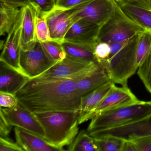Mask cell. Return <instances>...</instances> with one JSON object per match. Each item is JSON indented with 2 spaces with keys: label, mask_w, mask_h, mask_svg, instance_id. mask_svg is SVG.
I'll return each instance as SVG.
<instances>
[{
  "label": "cell",
  "mask_w": 151,
  "mask_h": 151,
  "mask_svg": "<svg viewBox=\"0 0 151 151\" xmlns=\"http://www.w3.org/2000/svg\"><path fill=\"white\" fill-rule=\"evenodd\" d=\"M45 17L51 39L61 43L70 27L78 21L72 9H63L56 7Z\"/></svg>",
  "instance_id": "obj_12"
},
{
  "label": "cell",
  "mask_w": 151,
  "mask_h": 151,
  "mask_svg": "<svg viewBox=\"0 0 151 151\" xmlns=\"http://www.w3.org/2000/svg\"><path fill=\"white\" fill-rule=\"evenodd\" d=\"M137 151H151V136L139 138L132 140Z\"/></svg>",
  "instance_id": "obj_33"
},
{
  "label": "cell",
  "mask_w": 151,
  "mask_h": 151,
  "mask_svg": "<svg viewBox=\"0 0 151 151\" xmlns=\"http://www.w3.org/2000/svg\"><path fill=\"white\" fill-rule=\"evenodd\" d=\"M144 30L130 19L114 0L111 15L100 27L97 42L109 44L120 43L132 38Z\"/></svg>",
  "instance_id": "obj_4"
},
{
  "label": "cell",
  "mask_w": 151,
  "mask_h": 151,
  "mask_svg": "<svg viewBox=\"0 0 151 151\" xmlns=\"http://www.w3.org/2000/svg\"><path fill=\"white\" fill-rule=\"evenodd\" d=\"M22 13L21 42L22 49L32 47L36 44V9L32 6L22 7Z\"/></svg>",
  "instance_id": "obj_18"
},
{
  "label": "cell",
  "mask_w": 151,
  "mask_h": 151,
  "mask_svg": "<svg viewBox=\"0 0 151 151\" xmlns=\"http://www.w3.org/2000/svg\"><path fill=\"white\" fill-rule=\"evenodd\" d=\"M22 21V13L21 8V13L13 29L9 33L2 47V52L0 56V62H3L13 69L27 76L20 65V55L22 48L21 42Z\"/></svg>",
  "instance_id": "obj_8"
},
{
  "label": "cell",
  "mask_w": 151,
  "mask_h": 151,
  "mask_svg": "<svg viewBox=\"0 0 151 151\" xmlns=\"http://www.w3.org/2000/svg\"><path fill=\"white\" fill-rule=\"evenodd\" d=\"M79 111H52L35 114L45 131L44 139L52 146L63 151L79 131Z\"/></svg>",
  "instance_id": "obj_2"
},
{
  "label": "cell",
  "mask_w": 151,
  "mask_h": 151,
  "mask_svg": "<svg viewBox=\"0 0 151 151\" xmlns=\"http://www.w3.org/2000/svg\"><path fill=\"white\" fill-rule=\"evenodd\" d=\"M16 96L20 106L34 114L79 111L82 97L74 80L41 76L30 78Z\"/></svg>",
  "instance_id": "obj_1"
},
{
  "label": "cell",
  "mask_w": 151,
  "mask_h": 151,
  "mask_svg": "<svg viewBox=\"0 0 151 151\" xmlns=\"http://www.w3.org/2000/svg\"><path fill=\"white\" fill-rule=\"evenodd\" d=\"M40 42L47 54L56 62L62 61L67 56L61 42L52 40Z\"/></svg>",
  "instance_id": "obj_24"
},
{
  "label": "cell",
  "mask_w": 151,
  "mask_h": 151,
  "mask_svg": "<svg viewBox=\"0 0 151 151\" xmlns=\"http://www.w3.org/2000/svg\"><path fill=\"white\" fill-rule=\"evenodd\" d=\"M87 133L94 139L113 136L128 140L151 136V115L115 127L92 131Z\"/></svg>",
  "instance_id": "obj_6"
},
{
  "label": "cell",
  "mask_w": 151,
  "mask_h": 151,
  "mask_svg": "<svg viewBox=\"0 0 151 151\" xmlns=\"http://www.w3.org/2000/svg\"><path fill=\"white\" fill-rule=\"evenodd\" d=\"M36 36L37 40L40 42L52 40L45 16H39L37 15L36 21Z\"/></svg>",
  "instance_id": "obj_27"
},
{
  "label": "cell",
  "mask_w": 151,
  "mask_h": 151,
  "mask_svg": "<svg viewBox=\"0 0 151 151\" xmlns=\"http://www.w3.org/2000/svg\"><path fill=\"white\" fill-rule=\"evenodd\" d=\"M13 126L10 125L1 109H0V137H8Z\"/></svg>",
  "instance_id": "obj_34"
},
{
  "label": "cell",
  "mask_w": 151,
  "mask_h": 151,
  "mask_svg": "<svg viewBox=\"0 0 151 151\" xmlns=\"http://www.w3.org/2000/svg\"><path fill=\"white\" fill-rule=\"evenodd\" d=\"M111 81L102 66L89 76L76 81V87L81 97Z\"/></svg>",
  "instance_id": "obj_20"
},
{
  "label": "cell",
  "mask_w": 151,
  "mask_h": 151,
  "mask_svg": "<svg viewBox=\"0 0 151 151\" xmlns=\"http://www.w3.org/2000/svg\"><path fill=\"white\" fill-rule=\"evenodd\" d=\"M17 143L8 137H0V151H24Z\"/></svg>",
  "instance_id": "obj_31"
},
{
  "label": "cell",
  "mask_w": 151,
  "mask_h": 151,
  "mask_svg": "<svg viewBox=\"0 0 151 151\" xmlns=\"http://www.w3.org/2000/svg\"><path fill=\"white\" fill-rule=\"evenodd\" d=\"M94 62L86 61L67 55L66 58L40 76L72 79L78 72Z\"/></svg>",
  "instance_id": "obj_15"
},
{
  "label": "cell",
  "mask_w": 151,
  "mask_h": 151,
  "mask_svg": "<svg viewBox=\"0 0 151 151\" xmlns=\"http://www.w3.org/2000/svg\"><path fill=\"white\" fill-rule=\"evenodd\" d=\"M151 115V101L139 102L107 110L94 116L88 125L87 132L115 127Z\"/></svg>",
  "instance_id": "obj_5"
},
{
  "label": "cell",
  "mask_w": 151,
  "mask_h": 151,
  "mask_svg": "<svg viewBox=\"0 0 151 151\" xmlns=\"http://www.w3.org/2000/svg\"><path fill=\"white\" fill-rule=\"evenodd\" d=\"M114 85V83L109 81L81 97L78 117L79 124L91 120L92 112Z\"/></svg>",
  "instance_id": "obj_14"
},
{
  "label": "cell",
  "mask_w": 151,
  "mask_h": 151,
  "mask_svg": "<svg viewBox=\"0 0 151 151\" xmlns=\"http://www.w3.org/2000/svg\"><path fill=\"white\" fill-rule=\"evenodd\" d=\"M139 101L128 86L119 87L115 85L92 112L91 119L99 113L134 104Z\"/></svg>",
  "instance_id": "obj_13"
},
{
  "label": "cell",
  "mask_w": 151,
  "mask_h": 151,
  "mask_svg": "<svg viewBox=\"0 0 151 151\" xmlns=\"http://www.w3.org/2000/svg\"><path fill=\"white\" fill-rule=\"evenodd\" d=\"M100 26L83 19L78 20L72 25L63 41L83 46L94 50Z\"/></svg>",
  "instance_id": "obj_11"
},
{
  "label": "cell",
  "mask_w": 151,
  "mask_h": 151,
  "mask_svg": "<svg viewBox=\"0 0 151 151\" xmlns=\"http://www.w3.org/2000/svg\"><path fill=\"white\" fill-rule=\"evenodd\" d=\"M99 151H121L124 139L113 136L94 139Z\"/></svg>",
  "instance_id": "obj_25"
},
{
  "label": "cell",
  "mask_w": 151,
  "mask_h": 151,
  "mask_svg": "<svg viewBox=\"0 0 151 151\" xmlns=\"http://www.w3.org/2000/svg\"><path fill=\"white\" fill-rule=\"evenodd\" d=\"M114 5V0H91L72 9L77 20L83 19L101 26L110 16Z\"/></svg>",
  "instance_id": "obj_9"
},
{
  "label": "cell",
  "mask_w": 151,
  "mask_h": 151,
  "mask_svg": "<svg viewBox=\"0 0 151 151\" xmlns=\"http://www.w3.org/2000/svg\"><path fill=\"white\" fill-rule=\"evenodd\" d=\"M62 45L67 55L81 60L98 63L93 49L65 41Z\"/></svg>",
  "instance_id": "obj_22"
},
{
  "label": "cell",
  "mask_w": 151,
  "mask_h": 151,
  "mask_svg": "<svg viewBox=\"0 0 151 151\" xmlns=\"http://www.w3.org/2000/svg\"><path fill=\"white\" fill-rule=\"evenodd\" d=\"M137 74L151 94V49L137 70Z\"/></svg>",
  "instance_id": "obj_26"
},
{
  "label": "cell",
  "mask_w": 151,
  "mask_h": 151,
  "mask_svg": "<svg viewBox=\"0 0 151 151\" xmlns=\"http://www.w3.org/2000/svg\"><path fill=\"white\" fill-rule=\"evenodd\" d=\"M110 54V47L109 44L105 42H99L95 46L94 54L100 63L101 62L107 60Z\"/></svg>",
  "instance_id": "obj_29"
},
{
  "label": "cell",
  "mask_w": 151,
  "mask_h": 151,
  "mask_svg": "<svg viewBox=\"0 0 151 151\" xmlns=\"http://www.w3.org/2000/svg\"><path fill=\"white\" fill-rule=\"evenodd\" d=\"M121 151H137L135 144L132 140H124Z\"/></svg>",
  "instance_id": "obj_36"
},
{
  "label": "cell",
  "mask_w": 151,
  "mask_h": 151,
  "mask_svg": "<svg viewBox=\"0 0 151 151\" xmlns=\"http://www.w3.org/2000/svg\"><path fill=\"white\" fill-rule=\"evenodd\" d=\"M16 142L24 151H60L48 144L43 137L18 127L14 128Z\"/></svg>",
  "instance_id": "obj_17"
},
{
  "label": "cell",
  "mask_w": 151,
  "mask_h": 151,
  "mask_svg": "<svg viewBox=\"0 0 151 151\" xmlns=\"http://www.w3.org/2000/svg\"><path fill=\"white\" fill-rule=\"evenodd\" d=\"M18 104L16 95L0 91V105L1 107L10 108L15 106Z\"/></svg>",
  "instance_id": "obj_30"
},
{
  "label": "cell",
  "mask_w": 151,
  "mask_h": 151,
  "mask_svg": "<svg viewBox=\"0 0 151 151\" xmlns=\"http://www.w3.org/2000/svg\"><path fill=\"white\" fill-rule=\"evenodd\" d=\"M139 1L151 7V0H139Z\"/></svg>",
  "instance_id": "obj_38"
},
{
  "label": "cell",
  "mask_w": 151,
  "mask_h": 151,
  "mask_svg": "<svg viewBox=\"0 0 151 151\" xmlns=\"http://www.w3.org/2000/svg\"><path fill=\"white\" fill-rule=\"evenodd\" d=\"M57 0H29L32 6L36 9L37 15L45 16L56 7Z\"/></svg>",
  "instance_id": "obj_28"
},
{
  "label": "cell",
  "mask_w": 151,
  "mask_h": 151,
  "mask_svg": "<svg viewBox=\"0 0 151 151\" xmlns=\"http://www.w3.org/2000/svg\"><path fill=\"white\" fill-rule=\"evenodd\" d=\"M117 3L121 2H137L139 0H114Z\"/></svg>",
  "instance_id": "obj_37"
},
{
  "label": "cell",
  "mask_w": 151,
  "mask_h": 151,
  "mask_svg": "<svg viewBox=\"0 0 151 151\" xmlns=\"http://www.w3.org/2000/svg\"><path fill=\"white\" fill-rule=\"evenodd\" d=\"M30 79L0 62V91L16 95Z\"/></svg>",
  "instance_id": "obj_16"
},
{
  "label": "cell",
  "mask_w": 151,
  "mask_h": 151,
  "mask_svg": "<svg viewBox=\"0 0 151 151\" xmlns=\"http://www.w3.org/2000/svg\"><path fill=\"white\" fill-rule=\"evenodd\" d=\"M0 2L8 3L20 8L32 6L29 0H0Z\"/></svg>",
  "instance_id": "obj_35"
},
{
  "label": "cell",
  "mask_w": 151,
  "mask_h": 151,
  "mask_svg": "<svg viewBox=\"0 0 151 151\" xmlns=\"http://www.w3.org/2000/svg\"><path fill=\"white\" fill-rule=\"evenodd\" d=\"M21 8L0 2V36L10 32L21 13Z\"/></svg>",
  "instance_id": "obj_21"
},
{
  "label": "cell",
  "mask_w": 151,
  "mask_h": 151,
  "mask_svg": "<svg viewBox=\"0 0 151 151\" xmlns=\"http://www.w3.org/2000/svg\"><path fill=\"white\" fill-rule=\"evenodd\" d=\"M57 63L47 54L40 41L30 48H22L20 65L30 78L40 76Z\"/></svg>",
  "instance_id": "obj_7"
},
{
  "label": "cell",
  "mask_w": 151,
  "mask_h": 151,
  "mask_svg": "<svg viewBox=\"0 0 151 151\" xmlns=\"http://www.w3.org/2000/svg\"><path fill=\"white\" fill-rule=\"evenodd\" d=\"M138 34L127 40L117 52L110 55L107 60L100 63L110 80L114 83L128 86V79L136 73L142 63L137 51Z\"/></svg>",
  "instance_id": "obj_3"
},
{
  "label": "cell",
  "mask_w": 151,
  "mask_h": 151,
  "mask_svg": "<svg viewBox=\"0 0 151 151\" xmlns=\"http://www.w3.org/2000/svg\"><path fill=\"white\" fill-rule=\"evenodd\" d=\"M123 12L143 29L151 31V7L137 2L118 3Z\"/></svg>",
  "instance_id": "obj_19"
},
{
  "label": "cell",
  "mask_w": 151,
  "mask_h": 151,
  "mask_svg": "<svg viewBox=\"0 0 151 151\" xmlns=\"http://www.w3.org/2000/svg\"><path fill=\"white\" fill-rule=\"evenodd\" d=\"M91 0H57L56 7L63 9H71Z\"/></svg>",
  "instance_id": "obj_32"
},
{
  "label": "cell",
  "mask_w": 151,
  "mask_h": 151,
  "mask_svg": "<svg viewBox=\"0 0 151 151\" xmlns=\"http://www.w3.org/2000/svg\"><path fill=\"white\" fill-rule=\"evenodd\" d=\"M68 147V151H99L95 139L89 136L85 130L78 132Z\"/></svg>",
  "instance_id": "obj_23"
},
{
  "label": "cell",
  "mask_w": 151,
  "mask_h": 151,
  "mask_svg": "<svg viewBox=\"0 0 151 151\" xmlns=\"http://www.w3.org/2000/svg\"><path fill=\"white\" fill-rule=\"evenodd\" d=\"M0 109L12 126L22 128L44 138V129L35 114L31 111L19 104L10 108L1 107Z\"/></svg>",
  "instance_id": "obj_10"
}]
</instances>
